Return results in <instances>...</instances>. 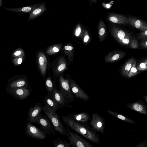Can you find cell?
<instances>
[{"label":"cell","instance_id":"30bf717a","mask_svg":"<svg viewBox=\"0 0 147 147\" xmlns=\"http://www.w3.org/2000/svg\"><path fill=\"white\" fill-rule=\"evenodd\" d=\"M7 93L16 98L23 100L30 95V91L28 88L20 87L11 89L6 91Z\"/></svg>","mask_w":147,"mask_h":147},{"label":"cell","instance_id":"2e32d148","mask_svg":"<svg viewBox=\"0 0 147 147\" xmlns=\"http://www.w3.org/2000/svg\"><path fill=\"white\" fill-rule=\"evenodd\" d=\"M51 95L60 108L67 106L69 103L64 97L60 90L57 88L55 85Z\"/></svg>","mask_w":147,"mask_h":147},{"label":"cell","instance_id":"d590c367","mask_svg":"<svg viewBox=\"0 0 147 147\" xmlns=\"http://www.w3.org/2000/svg\"><path fill=\"white\" fill-rule=\"evenodd\" d=\"M138 38L142 40L147 39V30L140 33Z\"/></svg>","mask_w":147,"mask_h":147},{"label":"cell","instance_id":"3957f363","mask_svg":"<svg viewBox=\"0 0 147 147\" xmlns=\"http://www.w3.org/2000/svg\"><path fill=\"white\" fill-rule=\"evenodd\" d=\"M43 111L49 119L56 131L63 136H66V130L61 121L59 115L48 109L45 106H42Z\"/></svg>","mask_w":147,"mask_h":147},{"label":"cell","instance_id":"f35d334b","mask_svg":"<svg viewBox=\"0 0 147 147\" xmlns=\"http://www.w3.org/2000/svg\"><path fill=\"white\" fill-rule=\"evenodd\" d=\"M42 9L40 8H38L34 10L32 13L33 15H37L39 14L41 11Z\"/></svg>","mask_w":147,"mask_h":147},{"label":"cell","instance_id":"e575fe53","mask_svg":"<svg viewBox=\"0 0 147 147\" xmlns=\"http://www.w3.org/2000/svg\"><path fill=\"white\" fill-rule=\"evenodd\" d=\"M139 46V44L136 39H133L131 41L129 47L134 49H137Z\"/></svg>","mask_w":147,"mask_h":147},{"label":"cell","instance_id":"ffe728a7","mask_svg":"<svg viewBox=\"0 0 147 147\" xmlns=\"http://www.w3.org/2000/svg\"><path fill=\"white\" fill-rule=\"evenodd\" d=\"M97 30L98 38L100 42H101L106 38L108 34L106 25L102 20L99 21Z\"/></svg>","mask_w":147,"mask_h":147},{"label":"cell","instance_id":"5b68a950","mask_svg":"<svg viewBox=\"0 0 147 147\" xmlns=\"http://www.w3.org/2000/svg\"><path fill=\"white\" fill-rule=\"evenodd\" d=\"M46 115L42 113L35 120L34 123L40 126V130L45 134H55L56 131L50 121Z\"/></svg>","mask_w":147,"mask_h":147},{"label":"cell","instance_id":"9c48e42d","mask_svg":"<svg viewBox=\"0 0 147 147\" xmlns=\"http://www.w3.org/2000/svg\"><path fill=\"white\" fill-rule=\"evenodd\" d=\"M27 122L25 128V133L28 136L34 138L42 140L46 138V134L35 126Z\"/></svg>","mask_w":147,"mask_h":147},{"label":"cell","instance_id":"60d3db41","mask_svg":"<svg viewBox=\"0 0 147 147\" xmlns=\"http://www.w3.org/2000/svg\"><path fill=\"white\" fill-rule=\"evenodd\" d=\"M143 97L145 102L147 104V95H143Z\"/></svg>","mask_w":147,"mask_h":147},{"label":"cell","instance_id":"4fadbf2b","mask_svg":"<svg viewBox=\"0 0 147 147\" xmlns=\"http://www.w3.org/2000/svg\"><path fill=\"white\" fill-rule=\"evenodd\" d=\"M42 104L41 102L36 103L33 107L29 109L27 117L28 121L31 123H34L36 119L41 114Z\"/></svg>","mask_w":147,"mask_h":147},{"label":"cell","instance_id":"f1b7e54d","mask_svg":"<svg viewBox=\"0 0 147 147\" xmlns=\"http://www.w3.org/2000/svg\"><path fill=\"white\" fill-rule=\"evenodd\" d=\"M45 84L48 94L51 95L55 85V84H54L51 76H49L47 78L45 81Z\"/></svg>","mask_w":147,"mask_h":147},{"label":"cell","instance_id":"52a82bcc","mask_svg":"<svg viewBox=\"0 0 147 147\" xmlns=\"http://www.w3.org/2000/svg\"><path fill=\"white\" fill-rule=\"evenodd\" d=\"M67 76L71 92L74 97L85 101L89 100L90 97L77 84L70 75L67 74Z\"/></svg>","mask_w":147,"mask_h":147},{"label":"cell","instance_id":"7c38bea8","mask_svg":"<svg viewBox=\"0 0 147 147\" xmlns=\"http://www.w3.org/2000/svg\"><path fill=\"white\" fill-rule=\"evenodd\" d=\"M106 21L110 23L126 25L129 24L128 18L120 14L109 13L106 18Z\"/></svg>","mask_w":147,"mask_h":147},{"label":"cell","instance_id":"8992f818","mask_svg":"<svg viewBox=\"0 0 147 147\" xmlns=\"http://www.w3.org/2000/svg\"><path fill=\"white\" fill-rule=\"evenodd\" d=\"M60 90L64 97L69 103L74 100V96L71 92L68 78L65 79L61 74L59 76Z\"/></svg>","mask_w":147,"mask_h":147},{"label":"cell","instance_id":"d6986e66","mask_svg":"<svg viewBox=\"0 0 147 147\" xmlns=\"http://www.w3.org/2000/svg\"><path fill=\"white\" fill-rule=\"evenodd\" d=\"M38 64L40 71L43 75H45L47 64V58L42 52H38L37 56Z\"/></svg>","mask_w":147,"mask_h":147},{"label":"cell","instance_id":"d6a6232c","mask_svg":"<svg viewBox=\"0 0 147 147\" xmlns=\"http://www.w3.org/2000/svg\"><path fill=\"white\" fill-rule=\"evenodd\" d=\"M90 37L88 31L86 29L85 34L82 40V41L84 45H87L90 42Z\"/></svg>","mask_w":147,"mask_h":147},{"label":"cell","instance_id":"44dd1931","mask_svg":"<svg viewBox=\"0 0 147 147\" xmlns=\"http://www.w3.org/2000/svg\"><path fill=\"white\" fill-rule=\"evenodd\" d=\"M74 51L73 45L70 43H67L63 47V51L64 54L67 57L69 65L73 63Z\"/></svg>","mask_w":147,"mask_h":147},{"label":"cell","instance_id":"6da1fadb","mask_svg":"<svg viewBox=\"0 0 147 147\" xmlns=\"http://www.w3.org/2000/svg\"><path fill=\"white\" fill-rule=\"evenodd\" d=\"M62 119L66 126L92 142L98 144L100 141L99 135L92 127L86 123L75 121L67 116H62Z\"/></svg>","mask_w":147,"mask_h":147},{"label":"cell","instance_id":"4dcf8cb0","mask_svg":"<svg viewBox=\"0 0 147 147\" xmlns=\"http://www.w3.org/2000/svg\"><path fill=\"white\" fill-rule=\"evenodd\" d=\"M11 56L14 58L23 57H25V53L22 49L19 48L14 51L12 52Z\"/></svg>","mask_w":147,"mask_h":147},{"label":"cell","instance_id":"7402d4cb","mask_svg":"<svg viewBox=\"0 0 147 147\" xmlns=\"http://www.w3.org/2000/svg\"><path fill=\"white\" fill-rule=\"evenodd\" d=\"M29 85L28 81L24 78H21L15 80L9 83L6 88V91L8 90L18 88H28Z\"/></svg>","mask_w":147,"mask_h":147},{"label":"cell","instance_id":"836d02e7","mask_svg":"<svg viewBox=\"0 0 147 147\" xmlns=\"http://www.w3.org/2000/svg\"><path fill=\"white\" fill-rule=\"evenodd\" d=\"M24 57H14L12 60V62L14 65L16 66H18L22 62Z\"/></svg>","mask_w":147,"mask_h":147},{"label":"cell","instance_id":"603a6c76","mask_svg":"<svg viewBox=\"0 0 147 147\" xmlns=\"http://www.w3.org/2000/svg\"><path fill=\"white\" fill-rule=\"evenodd\" d=\"M67 116L75 121L85 123H87L90 117V114L85 112L71 114Z\"/></svg>","mask_w":147,"mask_h":147},{"label":"cell","instance_id":"ab89813d","mask_svg":"<svg viewBox=\"0 0 147 147\" xmlns=\"http://www.w3.org/2000/svg\"><path fill=\"white\" fill-rule=\"evenodd\" d=\"M32 8L30 7H26L22 8L21 9V10L23 12H28L31 11Z\"/></svg>","mask_w":147,"mask_h":147},{"label":"cell","instance_id":"74e56055","mask_svg":"<svg viewBox=\"0 0 147 147\" xmlns=\"http://www.w3.org/2000/svg\"><path fill=\"white\" fill-rule=\"evenodd\" d=\"M140 45L142 48L147 49V39L142 40Z\"/></svg>","mask_w":147,"mask_h":147},{"label":"cell","instance_id":"8d00e7d4","mask_svg":"<svg viewBox=\"0 0 147 147\" xmlns=\"http://www.w3.org/2000/svg\"><path fill=\"white\" fill-rule=\"evenodd\" d=\"M147 147V138L143 142L139 143L134 147Z\"/></svg>","mask_w":147,"mask_h":147},{"label":"cell","instance_id":"cb8c5ba5","mask_svg":"<svg viewBox=\"0 0 147 147\" xmlns=\"http://www.w3.org/2000/svg\"><path fill=\"white\" fill-rule=\"evenodd\" d=\"M134 58H131L128 60L123 65L121 68V72L124 76L127 77L131 67L134 61Z\"/></svg>","mask_w":147,"mask_h":147},{"label":"cell","instance_id":"484cf974","mask_svg":"<svg viewBox=\"0 0 147 147\" xmlns=\"http://www.w3.org/2000/svg\"><path fill=\"white\" fill-rule=\"evenodd\" d=\"M63 46V43H59L50 46L46 50V53L49 55H52L58 52Z\"/></svg>","mask_w":147,"mask_h":147},{"label":"cell","instance_id":"1f68e13d","mask_svg":"<svg viewBox=\"0 0 147 147\" xmlns=\"http://www.w3.org/2000/svg\"><path fill=\"white\" fill-rule=\"evenodd\" d=\"M136 68L138 71H144L147 70V58L144 59L137 66Z\"/></svg>","mask_w":147,"mask_h":147},{"label":"cell","instance_id":"4316f807","mask_svg":"<svg viewBox=\"0 0 147 147\" xmlns=\"http://www.w3.org/2000/svg\"><path fill=\"white\" fill-rule=\"evenodd\" d=\"M107 111L111 115L125 122L134 124L136 123V122L133 120L112 110H107Z\"/></svg>","mask_w":147,"mask_h":147},{"label":"cell","instance_id":"8fae6325","mask_svg":"<svg viewBox=\"0 0 147 147\" xmlns=\"http://www.w3.org/2000/svg\"><path fill=\"white\" fill-rule=\"evenodd\" d=\"M68 63L65 57L60 56L59 58L57 63L53 70L54 83L56 80L68 68Z\"/></svg>","mask_w":147,"mask_h":147},{"label":"cell","instance_id":"ba28073f","mask_svg":"<svg viewBox=\"0 0 147 147\" xmlns=\"http://www.w3.org/2000/svg\"><path fill=\"white\" fill-rule=\"evenodd\" d=\"M89 125L95 131L103 134L105 131V122L104 118L97 113H92Z\"/></svg>","mask_w":147,"mask_h":147},{"label":"cell","instance_id":"b9f144b4","mask_svg":"<svg viewBox=\"0 0 147 147\" xmlns=\"http://www.w3.org/2000/svg\"><path fill=\"white\" fill-rule=\"evenodd\" d=\"M91 1V2L93 3H95L97 1V0H90Z\"/></svg>","mask_w":147,"mask_h":147},{"label":"cell","instance_id":"f546056e","mask_svg":"<svg viewBox=\"0 0 147 147\" xmlns=\"http://www.w3.org/2000/svg\"><path fill=\"white\" fill-rule=\"evenodd\" d=\"M136 61L134 59L127 77L131 78L136 75L138 74L137 69L136 67Z\"/></svg>","mask_w":147,"mask_h":147},{"label":"cell","instance_id":"7a4b0ae2","mask_svg":"<svg viewBox=\"0 0 147 147\" xmlns=\"http://www.w3.org/2000/svg\"><path fill=\"white\" fill-rule=\"evenodd\" d=\"M109 31L111 36L119 43L123 46H129L133 39L131 34L113 24L109 27Z\"/></svg>","mask_w":147,"mask_h":147},{"label":"cell","instance_id":"9a60e30c","mask_svg":"<svg viewBox=\"0 0 147 147\" xmlns=\"http://www.w3.org/2000/svg\"><path fill=\"white\" fill-rule=\"evenodd\" d=\"M125 53L118 50L111 51L105 56L104 60L107 63H113L119 61L125 55Z\"/></svg>","mask_w":147,"mask_h":147},{"label":"cell","instance_id":"ac0fdd59","mask_svg":"<svg viewBox=\"0 0 147 147\" xmlns=\"http://www.w3.org/2000/svg\"><path fill=\"white\" fill-rule=\"evenodd\" d=\"M129 23L142 32L147 30V23L139 19L133 17L128 18Z\"/></svg>","mask_w":147,"mask_h":147},{"label":"cell","instance_id":"277c9868","mask_svg":"<svg viewBox=\"0 0 147 147\" xmlns=\"http://www.w3.org/2000/svg\"><path fill=\"white\" fill-rule=\"evenodd\" d=\"M67 136L71 145L75 147H94L76 132L72 131L68 127H66Z\"/></svg>","mask_w":147,"mask_h":147},{"label":"cell","instance_id":"5bb4252c","mask_svg":"<svg viewBox=\"0 0 147 147\" xmlns=\"http://www.w3.org/2000/svg\"><path fill=\"white\" fill-rule=\"evenodd\" d=\"M126 106L132 110L144 115H147V105L142 100L127 103Z\"/></svg>","mask_w":147,"mask_h":147},{"label":"cell","instance_id":"d4e9b609","mask_svg":"<svg viewBox=\"0 0 147 147\" xmlns=\"http://www.w3.org/2000/svg\"><path fill=\"white\" fill-rule=\"evenodd\" d=\"M86 29L84 28L80 23L76 26L73 31V34L75 37L82 40L85 34Z\"/></svg>","mask_w":147,"mask_h":147},{"label":"cell","instance_id":"83f0119b","mask_svg":"<svg viewBox=\"0 0 147 147\" xmlns=\"http://www.w3.org/2000/svg\"><path fill=\"white\" fill-rule=\"evenodd\" d=\"M54 147H71V145L69 142L65 140H62L58 138L57 140L52 141Z\"/></svg>","mask_w":147,"mask_h":147},{"label":"cell","instance_id":"e0dca14e","mask_svg":"<svg viewBox=\"0 0 147 147\" xmlns=\"http://www.w3.org/2000/svg\"><path fill=\"white\" fill-rule=\"evenodd\" d=\"M43 102L44 106L52 112H56L57 110L60 108L51 95L48 94H46L43 98Z\"/></svg>","mask_w":147,"mask_h":147}]
</instances>
